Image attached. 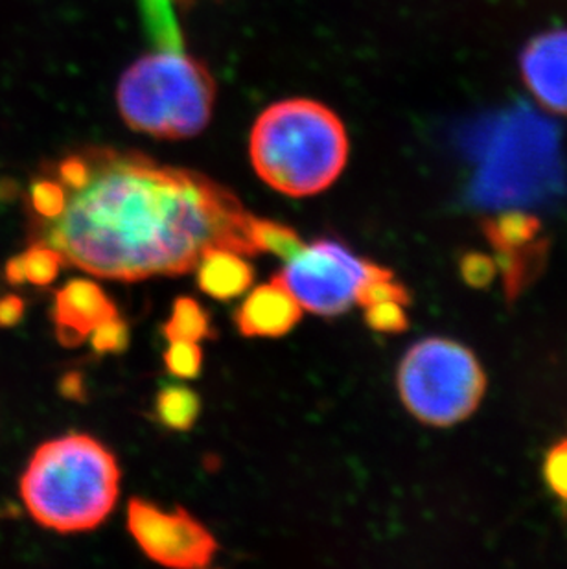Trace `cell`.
I'll use <instances>...</instances> for the list:
<instances>
[{
	"instance_id": "24",
	"label": "cell",
	"mask_w": 567,
	"mask_h": 569,
	"mask_svg": "<svg viewBox=\"0 0 567 569\" xmlns=\"http://www.w3.org/2000/svg\"><path fill=\"white\" fill-rule=\"evenodd\" d=\"M544 479L547 489L567 503V439L553 445L544 461Z\"/></svg>"
},
{
	"instance_id": "26",
	"label": "cell",
	"mask_w": 567,
	"mask_h": 569,
	"mask_svg": "<svg viewBox=\"0 0 567 569\" xmlns=\"http://www.w3.org/2000/svg\"><path fill=\"white\" fill-rule=\"evenodd\" d=\"M59 391L63 397L70 398V400H86V387H83V377L78 372H69L64 375L59 381Z\"/></svg>"
},
{
	"instance_id": "21",
	"label": "cell",
	"mask_w": 567,
	"mask_h": 569,
	"mask_svg": "<svg viewBox=\"0 0 567 569\" xmlns=\"http://www.w3.org/2000/svg\"><path fill=\"white\" fill-rule=\"evenodd\" d=\"M459 274L471 290H487L498 274V266L488 254L466 251L459 258Z\"/></svg>"
},
{
	"instance_id": "3",
	"label": "cell",
	"mask_w": 567,
	"mask_h": 569,
	"mask_svg": "<svg viewBox=\"0 0 567 569\" xmlns=\"http://www.w3.org/2000/svg\"><path fill=\"white\" fill-rule=\"evenodd\" d=\"M19 489L39 526L58 532L91 531L117 506L120 468L113 453L92 437H61L39 446Z\"/></svg>"
},
{
	"instance_id": "14",
	"label": "cell",
	"mask_w": 567,
	"mask_h": 569,
	"mask_svg": "<svg viewBox=\"0 0 567 569\" xmlns=\"http://www.w3.org/2000/svg\"><path fill=\"white\" fill-rule=\"evenodd\" d=\"M201 413V398L190 387L170 383L156 398V415L162 426L173 431L192 430Z\"/></svg>"
},
{
	"instance_id": "19",
	"label": "cell",
	"mask_w": 567,
	"mask_h": 569,
	"mask_svg": "<svg viewBox=\"0 0 567 569\" xmlns=\"http://www.w3.org/2000/svg\"><path fill=\"white\" fill-rule=\"evenodd\" d=\"M356 302L364 308L376 305V302H398L401 307H407V305H411L412 297L406 286L395 280V273H387L367 280L359 288Z\"/></svg>"
},
{
	"instance_id": "17",
	"label": "cell",
	"mask_w": 567,
	"mask_h": 569,
	"mask_svg": "<svg viewBox=\"0 0 567 569\" xmlns=\"http://www.w3.org/2000/svg\"><path fill=\"white\" fill-rule=\"evenodd\" d=\"M21 262L27 282L44 288L54 282L64 260L58 249L39 242L33 243L32 248H28L24 253H21Z\"/></svg>"
},
{
	"instance_id": "11",
	"label": "cell",
	"mask_w": 567,
	"mask_h": 569,
	"mask_svg": "<svg viewBox=\"0 0 567 569\" xmlns=\"http://www.w3.org/2000/svg\"><path fill=\"white\" fill-rule=\"evenodd\" d=\"M193 269L198 271L201 291L218 301H230L243 296L255 280L251 263L230 249H205Z\"/></svg>"
},
{
	"instance_id": "6",
	"label": "cell",
	"mask_w": 567,
	"mask_h": 569,
	"mask_svg": "<svg viewBox=\"0 0 567 569\" xmlns=\"http://www.w3.org/2000/svg\"><path fill=\"white\" fill-rule=\"evenodd\" d=\"M392 273L350 253L341 243L321 240L305 246L273 279L299 301L302 310L322 317L347 312L367 280Z\"/></svg>"
},
{
	"instance_id": "1",
	"label": "cell",
	"mask_w": 567,
	"mask_h": 569,
	"mask_svg": "<svg viewBox=\"0 0 567 569\" xmlns=\"http://www.w3.org/2000/svg\"><path fill=\"white\" fill-rule=\"evenodd\" d=\"M49 173L63 187L64 209L36 223L39 237L86 273L135 282L188 273L209 248L258 254L252 216L201 173L113 148L78 151Z\"/></svg>"
},
{
	"instance_id": "2",
	"label": "cell",
	"mask_w": 567,
	"mask_h": 569,
	"mask_svg": "<svg viewBox=\"0 0 567 569\" xmlns=\"http://www.w3.org/2000/svg\"><path fill=\"white\" fill-rule=\"evenodd\" d=\"M249 153L263 183L289 198H308L332 187L345 170L347 129L322 103L284 100L258 117Z\"/></svg>"
},
{
	"instance_id": "20",
	"label": "cell",
	"mask_w": 567,
	"mask_h": 569,
	"mask_svg": "<svg viewBox=\"0 0 567 569\" xmlns=\"http://www.w3.org/2000/svg\"><path fill=\"white\" fill-rule=\"evenodd\" d=\"M165 366L171 377L192 380L201 372L203 352L193 341H170V347L165 352Z\"/></svg>"
},
{
	"instance_id": "7",
	"label": "cell",
	"mask_w": 567,
	"mask_h": 569,
	"mask_svg": "<svg viewBox=\"0 0 567 569\" xmlns=\"http://www.w3.org/2000/svg\"><path fill=\"white\" fill-rule=\"evenodd\" d=\"M128 527L151 560L167 568H207L218 553L215 537L185 509L167 512L148 501H129Z\"/></svg>"
},
{
	"instance_id": "4",
	"label": "cell",
	"mask_w": 567,
	"mask_h": 569,
	"mask_svg": "<svg viewBox=\"0 0 567 569\" xmlns=\"http://www.w3.org/2000/svg\"><path fill=\"white\" fill-rule=\"evenodd\" d=\"M216 86L209 70L179 50H161L135 61L118 83L123 122L157 139H190L212 117Z\"/></svg>"
},
{
	"instance_id": "23",
	"label": "cell",
	"mask_w": 567,
	"mask_h": 569,
	"mask_svg": "<svg viewBox=\"0 0 567 569\" xmlns=\"http://www.w3.org/2000/svg\"><path fill=\"white\" fill-rule=\"evenodd\" d=\"M129 327L120 317H111L91 332V347L97 355H120L129 347Z\"/></svg>"
},
{
	"instance_id": "5",
	"label": "cell",
	"mask_w": 567,
	"mask_h": 569,
	"mask_svg": "<svg viewBox=\"0 0 567 569\" xmlns=\"http://www.w3.org/2000/svg\"><path fill=\"white\" fill-rule=\"evenodd\" d=\"M398 391L422 425L448 428L468 419L487 392V375L476 355L451 339L412 345L398 367Z\"/></svg>"
},
{
	"instance_id": "22",
	"label": "cell",
	"mask_w": 567,
	"mask_h": 569,
	"mask_svg": "<svg viewBox=\"0 0 567 569\" xmlns=\"http://www.w3.org/2000/svg\"><path fill=\"white\" fill-rule=\"evenodd\" d=\"M365 322L378 333H401L409 328V317L398 302H376L365 308Z\"/></svg>"
},
{
	"instance_id": "16",
	"label": "cell",
	"mask_w": 567,
	"mask_h": 569,
	"mask_svg": "<svg viewBox=\"0 0 567 569\" xmlns=\"http://www.w3.org/2000/svg\"><path fill=\"white\" fill-rule=\"evenodd\" d=\"M251 240L252 246L257 249V253L277 254L282 260H291L305 249L306 243L300 240L299 234L291 227L282 226L277 221L260 220V218H251Z\"/></svg>"
},
{
	"instance_id": "12",
	"label": "cell",
	"mask_w": 567,
	"mask_h": 569,
	"mask_svg": "<svg viewBox=\"0 0 567 569\" xmlns=\"http://www.w3.org/2000/svg\"><path fill=\"white\" fill-rule=\"evenodd\" d=\"M481 231L496 251H518L538 240L541 221L527 212L509 210L494 218H485Z\"/></svg>"
},
{
	"instance_id": "15",
	"label": "cell",
	"mask_w": 567,
	"mask_h": 569,
	"mask_svg": "<svg viewBox=\"0 0 567 569\" xmlns=\"http://www.w3.org/2000/svg\"><path fill=\"white\" fill-rule=\"evenodd\" d=\"M168 341H193L216 338V330L210 316L198 301L190 297H181L173 305L170 321L162 328Z\"/></svg>"
},
{
	"instance_id": "13",
	"label": "cell",
	"mask_w": 567,
	"mask_h": 569,
	"mask_svg": "<svg viewBox=\"0 0 567 569\" xmlns=\"http://www.w3.org/2000/svg\"><path fill=\"white\" fill-rule=\"evenodd\" d=\"M547 257V242L541 240L530 243L518 251H496L494 262L504 274V288L510 302L533 282V274L538 273Z\"/></svg>"
},
{
	"instance_id": "18",
	"label": "cell",
	"mask_w": 567,
	"mask_h": 569,
	"mask_svg": "<svg viewBox=\"0 0 567 569\" xmlns=\"http://www.w3.org/2000/svg\"><path fill=\"white\" fill-rule=\"evenodd\" d=\"M28 201L39 221L56 220L64 209V190L49 172L33 179L28 192Z\"/></svg>"
},
{
	"instance_id": "9",
	"label": "cell",
	"mask_w": 567,
	"mask_h": 569,
	"mask_svg": "<svg viewBox=\"0 0 567 569\" xmlns=\"http://www.w3.org/2000/svg\"><path fill=\"white\" fill-rule=\"evenodd\" d=\"M117 316L115 302L91 280H70L56 291L52 321L56 338L67 349L80 347L98 325Z\"/></svg>"
},
{
	"instance_id": "25",
	"label": "cell",
	"mask_w": 567,
	"mask_h": 569,
	"mask_svg": "<svg viewBox=\"0 0 567 569\" xmlns=\"http://www.w3.org/2000/svg\"><path fill=\"white\" fill-rule=\"evenodd\" d=\"M24 301L16 293H8V296L0 299V328L16 327L21 322L24 317Z\"/></svg>"
},
{
	"instance_id": "8",
	"label": "cell",
	"mask_w": 567,
	"mask_h": 569,
	"mask_svg": "<svg viewBox=\"0 0 567 569\" xmlns=\"http://www.w3.org/2000/svg\"><path fill=\"white\" fill-rule=\"evenodd\" d=\"M519 67L530 94L551 113L567 114V30H551L533 39Z\"/></svg>"
},
{
	"instance_id": "10",
	"label": "cell",
	"mask_w": 567,
	"mask_h": 569,
	"mask_svg": "<svg viewBox=\"0 0 567 569\" xmlns=\"http://www.w3.org/2000/svg\"><path fill=\"white\" fill-rule=\"evenodd\" d=\"M302 307L279 280L258 286L236 310V327L246 338H280L294 330Z\"/></svg>"
}]
</instances>
